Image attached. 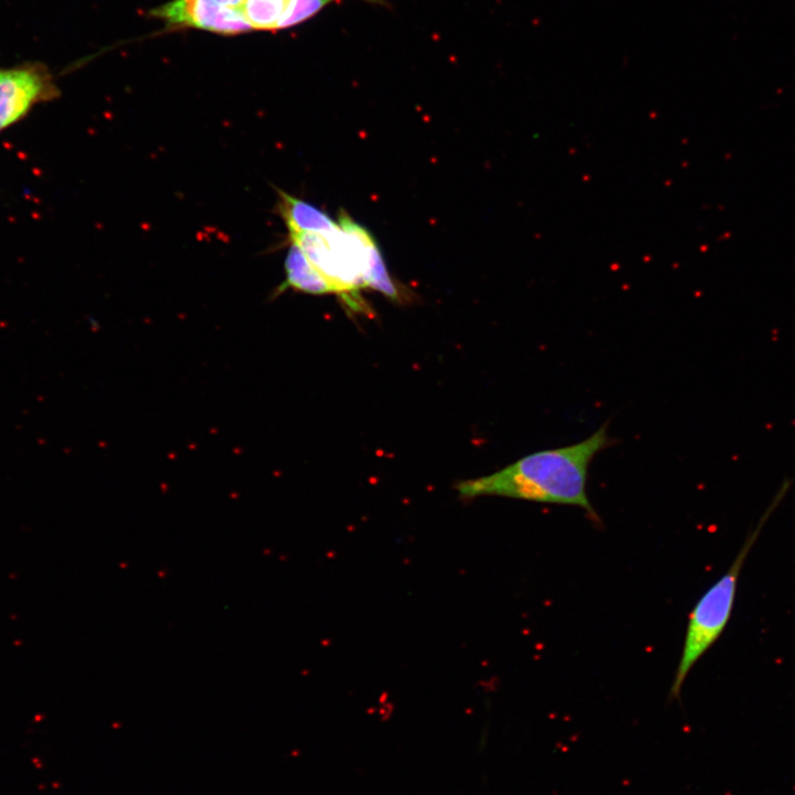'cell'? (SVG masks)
Masks as SVG:
<instances>
[{
    "instance_id": "obj_1",
    "label": "cell",
    "mask_w": 795,
    "mask_h": 795,
    "mask_svg": "<svg viewBox=\"0 0 795 795\" xmlns=\"http://www.w3.org/2000/svg\"><path fill=\"white\" fill-rule=\"evenodd\" d=\"M608 424L586 440L530 455L505 469L458 486L462 498L501 497L579 508L600 523L587 492L595 458L613 445Z\"/></svg>"
},
{
    "instance_id": "obj_2",
    "label": "cell",
    "mask_w": 795,
    "mask_h": 795,
    "mask_svg": "<svg viewBox=\"0 0 795 795\" xmlns=\"http://www.w3.org/2000/svg\"><path fill=\"white\" fill-rule=\"evenodd\" d=\"M791 488L792 480L784 479L756 525L745 537L730 568L701 596L690 612L682 656L669 691L671 700L678 699L694 666L726 630L733 612L740 575L748 556Z\"/></svg>"
},
{
    "instance_id": "obj_3",
    "label": "cell",
    "mask_w": 795,
    "mask_h": 795,
    "mask_svg": "<svg viewBox=\"0 0 795 795\" xmlns=\"http://www.w3.org/2000/svg\"><path fill=\"white\" fill-rule=\"evenodd\" d=\"M339 228L330 233H290L291 241L300 246L311 263L340 295L352 311L363 309L361 288L367 287L369 258L375 241L361 226L345 213L339 216Z\"/></svg>"
},
{
    "instance_id": "obj_4",
    "label": "cell",
    "mask_w": 795,
    "mask_h": 795,
    "mask_svg": "<svg viewBox=\"0 0 795 795\" xmlns=\"http://www.w3.org/2000/svg\"><path fill=\"white\" fill-rule=\"evenodd\" d=\"M59 95L53 74L42 63L0 66V133L21 122L36 106Z\"/></svg>"
},
{
    "instance_id": "obj_5",
    "label": "cell",
    "mask_w": 795,
    "mask_h": 795,
    "mask_svg": "<svg viewBox=\"0 0 795 795\" xmlns=\"http://www.w3.org/2000/svg\"><path fill=\"white\" fill-rule=\"evenodd\" d=\"M279 213L290 233H330L339 228L327 214L317 207L279 190Z\"/></svg>"
},
{
    "instance_id": "obj_6",
    "label": "cell",
    "mask_w": 795,
    "mask_h": 795,
    "mask_svg": "<svg viewBox=\"0 0 795 795\" xmlns=\"http://www.w3.org/2000/svg\"><path fill=\"white\" fill-rule=\"evenodd\" d=\"M284 265L286 280L280 292L292 288L315 295L334 293L329 283L311 263L300 246L293 241L286 253Z\"/></svg>"
},
{
    "instance_id": "obj_7",
    "label": "cell",
    "mask_w": 795,
    "mask_h": 795,
    "mask_svg": "<svg viewBox=\"0 0 795 795\" xmlns=\"http://www.w3.org/2000/svg\"><path fill=\"white\" fill-rule=\"evenodd\" d=\"M293 0H243L238 7L251 30L288 29Z\"/></svg>"
},
{
    "instance_id": "obj_8",
    "label": "cell",
    "mask_w": 795,
    "mask_h": 795,
    "mask_svg": "<svg viewBox=\"0 0 795 795\" xmlns=\"http://www.w3.org/2000/svg\"><path fill=\"white\" fill-rule=\"evenodd\" d=\"M366 285L392 301L402 302L405 300V292L390 276L377 243L370 252Z\"/></svg>"
},
{
    "instance_id": "obj_9",
    "label": "cell",
    "mask_w": 795,
    "mask_h": 795,
    "mask_svg": "<svg viewBox=\"0 0 795 795\" xmlns=\"http://www.w3.org/2000/svg\"><path fill=\"white\" fill-rule=\"evenodd\" d=\"M363 2H368V3H371V4H379V6H380V4H381V6L384 4V3H383V0H363Z\"/></svg>"
}]
</instances>
